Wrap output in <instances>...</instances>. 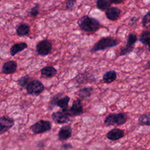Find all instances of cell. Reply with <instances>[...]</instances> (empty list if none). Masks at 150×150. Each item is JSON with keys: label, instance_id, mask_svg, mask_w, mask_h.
I'll list each match as a JSON object with an SVG mask.
<instances>
[{"label": "cell", "instance_id": "836d02e7", "mask_svg": "<svg viewBox=\"0 0 150 150\" xmlns=\"http://www.w3.org/2000/svg\"><path fill=\"white\" fill-rule=\"evenodd\" d=\"M148 49L149 52H150V45L148 46Z\"/></svg>", "mask_w": 150, "mask_h": 150}, {"label": "cell", "instance_id": "d6a6232c", "mask_svg": "<svg viewBox=\"0 0 150 150\" xmlns=\"http://www.w3.org/2000/svg\"><path fill=\"white\" fill-rule=\"evenodd\" d=\"M146 66H148V67H150V60H149V61H148V62H147V63H146Z\"/></svg>", "mask_w": 150, "mask_h": 150}, {"label": "cell", "instance_id": "f546056e", "mask_svg": "<svg viewBox=\"0 0 150 150\" xmlns=\"http://www.w3.org/2000/svg\"><path fill=\"white\" fill-rule=\"evenodd\" d=\"M138 18H137V17H135V16L132 17V18L130 19L129 21V25H133L134 24H135V23L137 22V21H138Z\"/></svg>", "mask_w": 150, "mask_h": 150}, {"label": "cell", "instance_id": "7a4b0ae2", "mask_svg": "<svg viewBox=\"0 0 150 150\" xmlns=\"http://www.w3.org/2000/svg\"><path fill=\"white\" fill-rule=\"evenodd\" d=\"M120 43L121 41L119 39L112 36L103 37L93 45L91 49V52L93 53L112 48L118 45Z\"/></svg>", "mask_w": 150, "mask_h": 150}, {"label": "cell", "instance_id": "ffe728a7", "mask_svg": "<svg viewBox=\"0 0 150 150\" xmlns=\"http://www.w3.org/2000/svg\"><path fill=\"white\" fill-rule=\"evenodd\" d=\"M70 98L68 96H64L58 100L56 103V107L60 108L62 110L67 109L69 103Z\"/></svg>", "mask_w": 150, "mask_h": 150}, {"label": "cell", "instance_id": "8992f818", "mask_svg": "<svg viewBox=\"0 0 150 150\" xmlns=\"http://www.w3.org/2000/svg\"><path fill=\"white\" fill-rule=\"evenodd\" d=\"M52 122L48 120H41L30 126V129L35 134H42L49 131L52 129Z\"/></svg>", "mask_w": 150, "mask_h": 150}, {"label": "cell", "instance_id": "5b68a950", "mask_svg": "<svg viewBox=\"0 0 150 150\" xmlns=\"http://www.w3.org/2000/svg\"><path fill=\"white\" fill-rule=\"evenodd\" d=\"M71 115L68 109L61 110L56 112H53L51 114V118L54 122L59 124H63L68 123L70 121Z\"/></svg>", "mask_w": 150, "mask_h": 150}, {"label": "cell", "instance_id": "6da1fadb", "mask_svg": "<svg viewBox=\"0 0 150 150\" xmlns=\"http://www.w3.org/2000/svg\"><path fill=\"white\" fill-rule=\"evenodd\" d=\"M77 25L81 30L89 33L96 32L100 27V22L88 15H83L80 17L77 21Z\"/></svg>", "mask_w": 150, "mask_h": 150}, {"label": "cell", "instance_id": "44dd1931", "mask_svg": "<svg viewBox=\"0 0 150 150\" xmlns=\"http://www.w3.org/2000/svg\"><path fill=\"white\" fill-rule=\"evenodd\" d=\"M139 41L143 45L149 46L150 45V30L143 31L140 35Z\"/></svg>", "mask_w": 150, "mask_h": 150}, {"label": "cell", "instance_id": "f1b7e54d", "mask_svg": "<svg viewBox=\"0 0 150 150\" xmlns=\"http://www.w3.org/2000/svg\"><path fill=\"white\" fill-rule=\"evenodd\" d=\"M65 2H66V8L67 9H73L76 4V1L73 0H67V1H66Z\"/></svg>", "mask_w": 150, "mask_h": 150}, {"label": "cell", "instance_id": "9a60e30c", "mask_svg": "<svg viewBox=\"0 0 150 150\" xmlns=\"http://www.w3.org/2000/svg\"><path fill=\"white\" fill-rule=\"evenodd\" d=\"M57 70L52 66H46L40 70L42 77L44 78H52L57 74Z\"/></svg>", "mask_w": 150, "mask_h": 150}, {"label": "cell", "instance_id": "30bf717a", "mask_svg": "<svg viewBox=\"0 0 150 150\" xmlns=\"http://www.w3.org/2000/svg\"><path fill=\"white\" fill-rule=\"evenodd\" d=\"M17 63L14 60H9L5 62L1 69V73L5 74H11L16 71Z\"/></svg>", "mask_w": 150, "mask_h": 150}, {"label": "cell", "instance_id": "d6986e66", "mask_svg": "<svg viewBox=\"0 0 150 150\" xmlns=\"http://www.w3.org/2000/svg\"><path fill=\"white\" fill-rule=\"evenodd\" d=\"M111 0H98L96 1L97 8L102 11H105L111 7Z\"/></svg>", "mask_w": 150, "mask_h": 150}, {"label": "cell", "instance_id": "52a82bcc", "mask_svg": "<svg viewBox=\"0 0 150 150\" xmlns=\"http://www.w3.org/2000/svg\"><path fill=\"white\" fill-rule=\"evenodd\" d=\"M53 45L50 41L44 39L39 41L36 45L37 54L39 56H45L49 54L52 50Z\"/></svg>", "mask_w": 150, "mask_h": 150}, {"label": "cell", "instance_id": "cb8c5ba5", "mask_svg": "<svg viewBox=\"0 0 150 150\" xmlns=\"http://www.w3.org/2000/svg\"><path fill=\"white\" fill-rule=\"evenodd\" d=\"M29 76L28 75H25L21 76L17 80V83L19 86L22 88H26L28 83H29Z\"/></svg>", "mask_w": 150, "mask_h": 150}, {"label": "cell", "instance_id": "1f68e13d", "mask_svg": "<svg viewBox=\"0 0 150 150\" xmlns=\"http://www.w3.org/2000/svg\"><path fill=\"white\" fill-rule=\"evenodd\" d=\"M124 1L122 0H111L112 4H120L122 2H123Z\"/></svg>", "mask_w": 150, "mask_h": 150}, {"label": "cell", "instance_id": "4316f807", "mask_svg": "<svg viewBox=\"0 0 150 150\" xmlns=\"http://www.w3.org/2000/svg\"><path fill=\"white\" fill-rule=\"evenodd\" d=\"M142 26L147 29H150V11H148L142 18Z\"/></svg>", "mask_w": 150, "mask_h": 150}, {"label": "cell", "instance_id": "3957f363", "mask_svg": "<svg viewBox=\"0 0 150 150\" xmlns=\"http://www.w3.org/2000/svg\"><path fill=\"white\" fill-rule=\"evenodd\" d=\"M127 119L128 115L125 112L111 113L105 117L104 122L106 126H120L124 124L127 122Z\"/></svg>", "mask_w": 150, "mask_h": 150}, {"label": "cell", "instance_id": "d4e9b609", "mask_svg": "<svg viewBox=\"0 0 150 150\" xmlns=\"http://www.w3.org/2000/svg\"><path fill=\"white\" fill-rule=\"evenodd\" d=\"M134 49V46H129V45H125L122 46L120 49V56H125L130 53H131Z\"/></svg>", "mask_w": 150, "mask_h": 150}, {"label": "cell", "instance_id": "7402d4cb", "mask_svg": "<svg viewBox=\"0 0 150 150\" xmlns=\"http://www.w3.org/2000/svg\"><path fill=\"white\" fill-rule=\"evenodd\" d=\"M138 123L141 125L150 126V112L140 115L138 118Z\"/></svg>", "mask_w": 150, "mask_h": 150}, {"label": "cell", "instance_id": "8fae6325", "mask_svg": "<svg viewBox=\"0 0 150 150\" xmlns=\"http://www.w3.org/2000/svg\"><path fill=\"white\" fill-rule=\"evenodd\" d=\"M121 13V9L117 6H111L105 11L106 18L112 21L117 20L120 17Z\"/></svg>", "mask_w": 150, "mask_h": 150}, {"label": "cell", "instance_id": "9c48e42d", "mask_svg": "<svg viewBox=\"0 0 150 150\" xmlns=\"http://www.w3.org/2000/svg\"><path fill=\"white\" fill-rule=\"evenodd\" d=\"M69 111L71 117L81 115L83 113V108L81 100L76 99L74 100Z\"/></svg>", "mask_w": 150, "mask_h": 150}, {"label": "cell", "instance_id": "4dcf8cb0", "mask_svg": "<svg viewBox=\"0 0 150 150\" xmlns=\"http://www.w3.org/2000/svg\"><path fill=\"white\" fill-rule=\"evenodd\" d=\"M71 144H69V143L65 144H64V145H63V146H62V148H63V149H67L71 148Z\"/></svg>", "mask_w": 150, "mask_h": 150}, {"label": "cell", "instance_id": "83f0119b", "mask_svg": "<svg viewBox=\"0 0 150 150\" xmlns=\"http://www.w3.org/2000/svg\"><path fill=\"white\" fill-rule=\"evenodd\" d=\"M137 36L135 33H131L128 35L127 39V44L129 46H134L137 41Z\"/></svg>", "mask_w": 150, "mask_h": 150}, {"label": "cell", "instance_id": "2e32d148", "mask_svg": "<svg viewBox=\"0 0 150 150\" xmlns=\"http://www.w3.org/2000/svg\"><path fill=\"white\" fill-rule=\"evenodd\" d=\"M16 31L17 35L19 36L20 37L25 36H27L30 33V28L28 23H23L17 26L16 29Z\"/></svg>", "mask_w": 150, "mask_h": 150}, {"label": "cell", "instance_id": "4fadbf2b", "mask_svg": "<svg viewBox=\"0 0 150 150\" xmlns=\"http://www.w3.org/2000/svg\"><path fill=\"white\" fill-rule=\"evenodd\" d=\"M124 136V130L120 128H114L108 132L106 137L111 141H116L121 139Z\"/></svg>", "mask_w": 150, "mask_h": 150}, {"label": "cell", "instance_id": "7c38bea8", "mask_svg": "<svg viewBox=\"0 0 150 150\" xmlns=\"http://www.w3.org/2000/svg\"><path fill=\"white\" fill-rule=\"evenodd\" d=\"M71 128L69 125H64L60 128L58 132V138L62 141L67 140L71 136Z\"/></svg>", "mask_w": 150, "mask_h": 150}, {"label": "cell", "instance_id": "603a6c76", "mask_svg": "<svg viewBox=\"0 0 150 150\" xmlns=\"http://www.w3.org/2000/svg\"><path fill=\"white\" fill-rule=\"evenodd\" d=\"M63 96V93H59L54 95L53 97H52L51 100H50L49 104H48V108L49 110H52L53 109L54 107H56V103L57 101L59 98L62 97Z\"/></svg>", "mask_w": 150, "mask_h": 150}, {"label": "cell", "instance_id": "ba28073f", "mask_svg": "<svg viewBox=\"0 0 150 150\" xmlns=\"http://www.w3.org/2000/svg\"><path fill=\"white\" fill-rule=\"evenodd\" d=\"M15 124V121L12 118L8 116H2L0 118V134H2L11 129Z\"/></svg>", "mask_w": 150, "mask_h": 150}, {"label": "cell", "instance_id": "5bb4252c", "mask_svg": "<svg viewBox=\"0 0 150 150\" xmlns=\"http://www.w3.org/2000/svg\"><path fill=\"white\" fill-rule=\"evenodd\" d=\"M28 48V44L23 42L16 43L10 48L9 53L12 56H15L19 52H21Z\"/></svg>", "mask_w": 150, "mask_h": 150}, {"label": "cell", "instance_id": "ac0fdd59", "mask_svg": "<svg viewBox=\"0 0 150 150\" xmlns=\"http://www.w3.org/2000/svg\"><path fill=\"white\" fill-rule=\"evenodd\" d=\"M93 91V88L91 86L84 87L79 90L77 95L80 98L83 100L86 99L91 96Z\"/></svg>", "mask_w": 150, "mask_h": 150}, {"label": "cell", "instance_id": "277c9868", "mask_svg": "<svg viewBox=\"0 0 150 150\" xmlns=\"http://www.w3.org/2000/svg\"><path fill=\"white\" fill-rule=\"evenodd\" d=\"M44 89L45 87L43 83L37 79L30 81L26 88L27 94L32 96H38L40 95Z\"/></svg>", "mask_w": 150, "mask_h": 150}, {"label": "cell", "instance_id": "484cf974", "mask_svg": "<svg viewBox=\"0 0 150 150\" xmlns=\"http://www.w3.org/2000/svg\"><path fill=\"white\" fill-rule=\"evenodd\" d=\"M40 5L38 3L35 4L28 11V15L32 18H36L39 13Z\"/></svg>", "mask_w": 150, "mask_h": 150}, {"label": "cell", "instance_id": "e0dca14e", "mask_svg": "<svg viewBox=\"0 0 150 150\" xmlns=\"http://www.w3.org/2000/svg\"><path fill=\"white\" fill-rule=\"evenodd\" d=\"M117 76V72L115 70H109L103 74L102 79L105 83L110 84L116 80Z\"/></svg>", "mask_w": 150, "mask_h": 150}]
</instances>
